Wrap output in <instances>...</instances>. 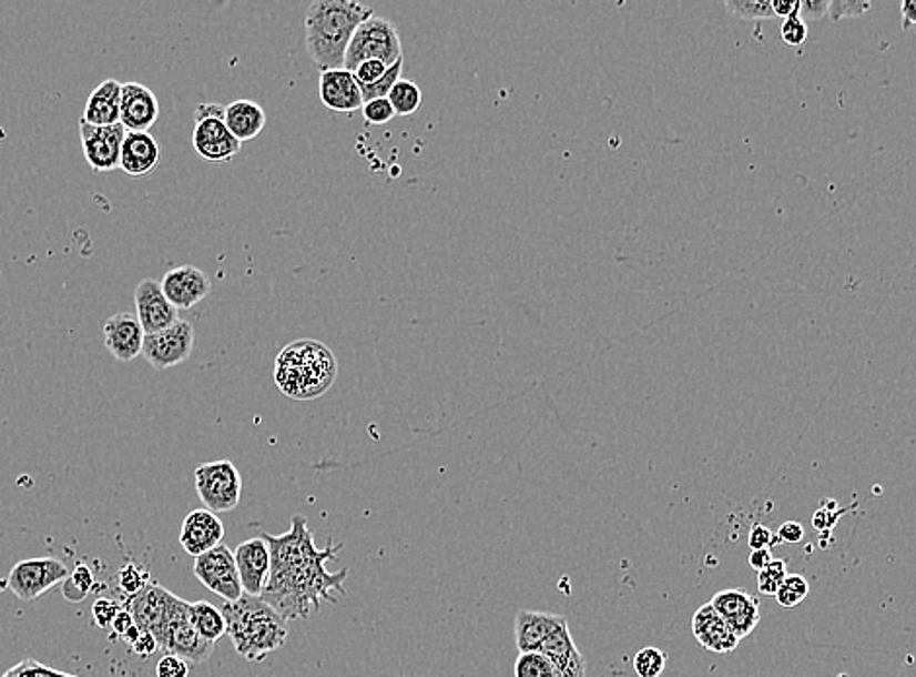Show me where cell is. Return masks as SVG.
<instances>
[{
    "mask_svg": "<svg viewBox=\"0 0 916 677\" xmlns=\"http://www.w3.org/2000/svg\"><path fill=\"white\" fill-rule=\"evenodd\" d=\"M221 612L225 615L226 635L244 660L264 661L287 643V622L262 597L244 594L238 602H225Z\"/></svg>",
    "mask_w": 916,
    "mask_h": 677,
    "instance_id": "obj_3",
    "label": "cell"
},
{
    "mask_svg": "<svg viewBox=\"0 0 916 677\" xmlns=\"http://www.w3.org/2000/svg\"><path fill=\"white\" fill-rule=\"evenodd\" d=\"M161 164V145L149 131H128L121 146L120 169L131 178L149 176Z\"/></svg>",
    "mask_w": 916,
    "mask_h": 677,
    "instance_id": "obj_22",
    "label": "cell"
},
{
    "mask_svg": "<svg viewBox=\"0 0 916 677\" xmlns=\"http://www.w3.org/2000/svg\"><path fill=\"white\" fill-rule=\"evenodd\" d=\"M388 69H390V67L383 63V61L370 59V61H365V63L357 67L354 74L357 82H359V87H370V84L380 81Z\"/></svg>",
    "mask_w": 916,
    "mask_h": 677,
    "instance_id": "obj_43",
    "label": "cell"
},
{
    "mask_svg": "<svg viewBox=\"0 0 916 677\" xmlns=\"http://www.w3.org/2000/svg\"><path fill=\"white\" fill-rule=\"evenodd\" d=\"M174 599L176 596L172 592L156 582H151L138 596L129 597L125 607L133 615L139 629L149 630L156 638L166 623Z\"/></svg>",
    "mask_w": 916,
    "mask_h": 677,
    "instance_id": "obj_17",
    "label": "cell"
},
{
    "mask_svg": "<svg viewBox=\"0 0 916 677\" xmlns=\"http://www.w3.org/2000/svg\"><path fill=\"white\" fill-rule=\"evenodd\" d=\"M161 287L177 311H190L210 295L211 280L200 267L177 266L162 277Z\"/></svg>",
    "mask_w": 916,
    "mask_h": 677,
    "instance_id": "obj_18",
    "label": "cell"
},
{
    "mask_svg": "<svg viewBox=\"0 0 916 677\" xmlns=\"http://www.w3.org/2000/svg\"><path fill=\"white\" fill-rule=\"evenodd\" d=\"M362 112L363 118L369 125H385L396 115L395 108H393L388 98H377V100L365 102Z\"/></svg>",
    "mask_w": 916,
    "mask_h": 677,
    "instance_id": "obj_40",
    "label": "cell"
},
{
    "mask_svg": "<svg viewBox=\"0 0 916 677\" xmlns=\"http://www.w3.org/2000/svg\"><path fill=\"white\" fill-rule=\"evenodd\" d=\"M161 115V104L153 90L141 82H123L121 125L125 131H149Z\"/></svg>",
    "mask_w": 916,
    "mask_h": 677,
    "instance_id": "obj_19",
    "label": "cell"
},
{
    "mask_svg": "<svg viewBox=\"0 0 916 677\" xmlns=\"http://www.w3.org/2000/svg\"><path fill=\"white\" fill-rule=\"evenodd\" d=\"M195 491L213 514L233 512L241 504L242 476L231 461H213L195 468Z\"/></svg>",
    "mask_w": 916,
    "mask_h": 677,
    "instance_id": "obj_8",
    "label": "cell"
},
{
    "mask_svg": "<svg viewBox=\"0 0 916 677\" xmlns=\"http://www.w3.org/2000/svg\"><path fill=\"white\" fill-rule=\"evenodd\" d=\"M104 342L110 354L120 362H133L143 354L145 331L138 316L129 313H115L104 321Z\"/></svg>",
    "mask_w": 916,
    "mask_h": 677,
    "instance_id": "obj_21",
    "label": "cell"
},
{
    "mask_svg": "<svg viewBox=\"0 0 916 677\" xmlns=\"http://www.w3.org/2000/svg\"><path fill=\"white\" fill-rule=\"evenodd\" d=\"M151 582L153 580H151L149 570L143 566L135 565V563L121 566V570L118 573V586L128 597L138 596L139 592H143Z\"/></svg>",
    "mask_w": 916,
    "mask_h": 677,
    "instance_id": "obj_35",
    "label": "cell"
},
{
    "mask_svg": "<svg viewBox=\"0 0 916 677\" xmlns=\"http://www.w3.org/2000/svg\"><path fill=\"white\" fill-rule=\"evenodd\" d=\"M131 650L138 654V656H141V658H151L156 650H161V646L156 643L153 633L143 630L141 637L138 638V643L131 646Z\"/></svg>",
    "mask_w": 916,
    "mask_h": 677,
    "instance_id": "obj_47",
    "label": "cell"
},
{
    "mask_svg": "<svg viewBox=\"0 0 916 677\" xmlns=\"http://www.w3.org/2000/svg\"><path fill=\"white\" fill-rule=\"evenodd\" d=\"M223 537L225 525L221 517L205 508L190 512L180 529V545L193 558L202 557L211 548L223 545Z\"/></svg>",
    "mask_w": 916,
    "mask_h": 677,
    "instance_id": "obj_15",
    "label": "cell"
},
{
    "mask_svg": "<svg viewBox=\"0 0 916 677\" xmlns=\"http://www.w3.org/2000/svg\"><path fill=\"white\" fill-rule=\"evenodd\" d=\"M370 17L375 10L355 0H314L305 17L306 51L314 65L322 73L344 69L355 30Z\"/></svg>",
    "mask_w": 916,
    "mask_h": 677,
    "instance_id": "obj_2",
    "label": "cell"
},
{
    "mask_svg": "<svg viewBox=\"0 0 916 677\" xmlns=\"http://www.w3.org/2000/svg\"><path fill=\"white\" fill-rule=\"evenodd\" d=\"M756 584H759V592L763 594V596H776L778 594L780 586L784 584L786 580V565H784V560H780V558H772L771 565L763 568L761 573H756Z\"/></svg>",
    "mask_w": 916,
    "mask_h": 677,
    "instance_id": "obj_36",
    "label": "cell"
},
{
    "mask_svg": "<svg viewBox=\"0 0 916 677\" xmlns=\"http://www.w3.org/2000/svg\"><path fill=\"white\" fill-rule=\"evenodd\" d=\"M190 622L195 630L213 645H217L218 640L226 635L225 615L221 612V607H215L210 602L190 604Z\"/></svg>",
    "mask_w": 916,
    "mask_h": 677,
    "instance_id": "obj_28",
    "label": "cell"
},
{
    "mask_svg": "<svg viewBox=\"0 0 916 677\" xmlns=\"http://www.w3.org/2000/svg\"><path fill=\"white\" fill-rule=\"evenodd\" d=\"M266 110L254 100H236L225 105V123L241 143L256 139L266 128Z\"/></svg>",
    "mask_w": 916,
    "mask_h": 677,
    "instance_id": "obj_27",
    "label": "cell"
},
{
    "mask_svg": "<svg viewBox=\"0 0 916 677\" xmlns=\"http://www.w3.org/2000/svg\"><path fill=\"white\" fill-rule=\"evenodd\" d=\"M156 643L161 646V650L180 656L187 664L190 661L203 664L210 660L211 654L215 650V645L205 640L190 622V604L177 596L172 604L164 627L156 637Z\"/></svg>",
    "mask_w": 916,
    "mask_h": 677,
    "instance_id": "obj_7",
    "label": "cell"
},
{
    "mask_svg": "<svg viewBox=\"0 0 916 677\" xmlns=\"http://www.w3.org/2000/svg\"><path fill=\"white\" fill-rule=\"evenodd\" d=\"M778 537H774V533L766 527V525L759 524L749 533V547L753 550H763V548H771Z\"/></svg>",
    "mask_w": 916,
    "mask_h": 677,
    "instance_id": "obj_46",
    "label": "cell"
},
{
    "mask_svg": "<svg viewBox=\"0 0 916 677\" xmlns=\"http://www.w3.org/2000/svg\"><path fill=\"white\" fill-rule=\"evenodd\" d=\"M0 677H81L67 674V671H59V669L48 668L33 658H26L17 666H12L9 671H4V676Z\"/></svg>",
    "mask_w": 916,
    "mask_h": 677,
    "instance_id": "obj_38",
    "label": "cell"
},
{
    "mask_svg": "<svg viewBox=\"0 0 916 677\" xmlns=\"http://www.w3.org/2000/svg\"><path fill=\"white\" fill-rule=\"evenodd\" d=\"M780 36L784 43L792 48H800L807 40V24L800 17L786 18L780 26Z\"/></svg>",
    "mask_w": 916,
    "mask_h": 677,
    "instance_id": "obj_42",
    "label": "cell"
},
{
    "mask_svg": "<svg viewBox=\"0 0 916 677\" xmlns=\"http://www.w3.org/2000/svg\"><path fill=\"white\" fill-rule=\"evenodd\" d=\"M275 385L295 401L324 395L338 377V360L318 340H295L283 347L274 370Z\"/></svg>",
    "mask_w": 916,
    "mask_h": 677,
    "instance_id": "obj_4",
    "label": "cell"
},
{
    "mask_svg": "<svg viewBox=\"0 0 916 677\" xmlns=\"http://www.w3.org/2000/svg\"><path fill=\"white\" fill-rule=\"evenodd\" d=\"M772 563V555L771 548H763V550H753L751 553V557H749V565L751 568L755 570V573H761L763 568L771 565Z\"/></svg>",
    "mask_w": 916,
    "mask_h": 677,
    "instance_id": "obj_52",
    "label": "cell"
},
{
    "mask_svg": "<svg viewBox=\"0 0 916 677\" xmlns=\"http://www.w3.org/2000/svg\"><path fill=\"white\" fill-rule=\"evenodd\" d=\"M192 139L195 153L207 162L233 161L242 149L241 141L226 128L225 105H197Z\"/></svg>",
    "mask_w": 916,
    "mask_h": 677,
    "instance_id": "obj_6",
    "label": "cell"
},
{
    "mask_svg": "<svg viewBox=\"0 0 916 677\" xmlns=\"http://www.w3.org/2000/svg\"><path fill=\"white\" fill-rule=\"evenodd\" d=\"M234 563L238 568L244 594L252 597L262 596L272 570V555L266 539L259 535L241 543L234 550Z\"/></svg>",
    "mask_w": 916,
    "mask_h": 677,
    "instance_id": "obj_14",
    "label": "cell"
},
{
    "mask_svg": "<svg viewBox=\"0 0 916 677\" xmlns=\"http://www.w3.org/2000/svg\"><path fill=\"white\" fill-rule=\"evenodd\" d=\"M563 615L521 609L515 619V645L519 653H537L554 630L566 625Z\"/></svg>",
    "mask_w": 916,
    "mask_h": 677,
    "instance_id": "obj_24",
    "label": "cell"
},
{
    "mask_svg": "<svg viewBox=\"0 0 916 677\" xmlns=\"http://www.w3.org/2000/svg\"><path fill=\"white\" fill-rule=\"evenodd\" d=\"M272 555V570L267 578L262 599L272 605L285 622L308 619L313 613L320 612L322 602L336 604L332 592L346 596L344 582L349 574L347 568L339 573H328L326 563L338 557L344 543L318 548L305 516H293L291 529L283 535L262 533Z\"/></svg>",
    "mask_w": 916,
    "mask_h": 677,
    "instance_id": "obj_1",
    "label": "cell"
},
{
    "mask_svg": "<svg viewBox=\"0 0 916 677\" xmlns=\"http://www.w3.org/2000/svg\"><path fill=\"white\" fill-rule=\"evenodd\" d=\"M92 588H94V573L86 565H79L63 582V596L64 599L79 604L89 597Z\"/></svg>",
    "mask_w": 916,
    "mask_h": 677,
    "instance_id": "obj_31",
    "label": "cell"
},
{
    "mask_svg": "<svg viewBox=\"0 0 916 677\" xmlns=\"http://www.w3.org/2000/svg\"><path fill=\"white\" fill-rule=\"evenodd\" d=\"M156 677H190V664L180 656L166 654L156 664Z\"/></svg>",
    "mask_w": 916,
    "mask_h": 677,
    "instance_id": "obj_44",
    "label": "cell"
},
{
    "mask_svg": "<svg viewBox=\"0 0 916 677\" xmlns=\"http://www.w3.org/2000/svg\"><path fill=\"white\" fill-rule=\"evenodd\" d=\"M807 596H810V584H807L804 576H800V574H788L784 584L780 586L778 594L774 597H776L780 607L794 609V607L802 604L804 599H807Z\"/></svg>",
    "mask_w": 916,
    "mask_h": 677,
    "instance_id": "obj_33",
    "label": "cell"
},
{
    "mask_svg": "<svg viewBox=\"0 0 916 677\" xmlns=\"http://www.w3.org/2000/svg\"><path fill=\"white\" fill-rule=\"evenodd\" d=\"M668 664V654L655 648V646H648L642 648L640 653L634 656V671L638 677H660Z\"/></svg>",
    "mask_w": 916,
    "mask_h": 677,
    "instance_id": "obj_34",
    "label": "cell"
},
{
    "mask_svg": "<svg viewBox=\"0 0 916 677\" xmlns=\"http://www.w3.org/2000/svg\"><path fill=\"white\" fill-rule=\"evenodd\" d=\"M692 635L702 648L714 654H730L740 646V638L735 637L727 623L717 615L712 604L702 605L692 617Z\"/></svg>",
    "mask_w": 916,
    "mask_h": 677,
    "instance_id": "obj_23",
    "label": "cell"
},
{
    "mask_svg": "<svg viewBox=\"0 0 916 677\" xmlns=\"http://www.w3.org/2000/svg\"><path fill=\"white\" fill-rule=\"evenodd\" d=\"M388 100L395 108L396 115H414L418 112L424 97H421V90H419L416 82L400 79L390 90Z\"/></svg>",
    "mask_w": 916,
    "mask_h": 677,
    "instance_id": "obj_29",
    "label": "cell"
},
{
    "mask_svg": "<svg viewBox=\"0 0 916 677\" xmlns=\"http://www.w3.org/2000/svg\"><path fill=\"white\" fill-rule=\"evenodd\" d=\"M318 97H320L322 104L332 112L354 113L355 110H362L365 104L362 87L355 79V74L347 69H332V71L320 73Z\"/></svg>",
    "mask_w": 916,
    "mask_h": 677,
    "instance_id": "obj_20",
    "label": "cell"
},
{
    "mask_svg": "<svg viewBox=\"0 0 916 677\" xmlns=\"http://www.w3.org/2000/svg\"><path fill=\"white\" fill-rule=\"evenodd\" d=\"M725 9L741 20H771L774 18L771 0H727Z\"/></svg>",
    "mask_w": 916,
    "mask_h": 677,
    "instance_id": "obj_32",
    "label": "cell"
},
{
    "mask_svg": "<svg viewBox=\"0 0 916 677\" xmlns=\"http://www.w3.org/2000/svg\"><path fill=\"white\" fill-rule=\"evenodd\" d=\"M539 653L548 656L554 664L558 677H586L587 664L583 654L579 653L576 640L571 637L568 623L560 629L554 630L550 637L542 643Z\"/></svg>",
    "mask_w": 916,
    "mask_h": 677,
    "instance_id": "obj_25",
    "label": "cell"
},
{
    "mask_svg": "<svg viewBox=\"0 0 916 677\" xmlns=\"http://www.w3.org/2000/svg\"><path fill=\"white\" fill-rule=\"evenodd\" d=\"M771 4L774 17L784 18V20L800 17V10H802V0H772Z\"/></svg>",
    "mask_w": 916,
    "mask_h": 677,
    "instance_id": "obj_48",
    "label": "cell"
},
{
    "mask_svg": "<svg viewBox=\"0 0 916 677\" xmlns=\"http://www.w3.org/2000/svg\"><path fill=\"white\" fill-rule=\"evenodd\" d=\"M828 7L831 0H804L802 2V10H800V18L807 22H815V20H823L828 17Z\"/></svg>",
    "mask_w": 916,
    "mask_h": 677,
    "instance_id": "obj_45",
    "label": "cell"
},
{
    "mask_svg": "<svg viewBox=\"0 0 916 677\" xmlns=\"http://www.w3.org/2000/svg\"><path fill=\"white\" fill-rule=\"evenodd\" d=\"M403 73L404 57L403 59H398L395 65L386 71L385 77H383L380 81L370 84V87H362L363 102H370V100H377V98H388L396 82L403 79Z\"/></svg>",
    "mask_w": 916,
    "mask_h": 677,
    "instance_id": "obj_37",
    "label": "cell"
},
{
    "mask_svg": "<svg viewBox=\"0 0 916 677\" xmlns=\"http://www.w3.org/2000/svg\"><path fill=\"white\" fill-rule=\"evenodd\" d=\"M712 607L717 615L727 623V627L735 633V637L747 638L761 623V605L755 596L745 589H724L712 597Z\"/></svg>",
    "mask_w": 916,
    "mask_h": 677,
    "instance_id": "obj_13",
    "label": "cell"
},
{
    "mask_svg": "<svg viewBox=\"0 0 916 677\" xmlns=\"http://www.w3.org/2000/svg\"><path fill=\"white\" fill-rule=\"evenodd\" d=\"M138 321L145 334L164 331L180 321V311L164 295L161 283L143 280L135 290Z\"/></svg>",
    "mask_w": 916,
    "mask_h": 677,
    "instance_id": "obj_16",
    "label": "cell"
},
{
    "mask_svg": "<svg viewBox=\"0 0 916 677\" xmlns=\"http://www.w3.org/2000/svg\"><path fill=\"white\" fill-rule=\"evenodd\" d=\"M193 574L205 588L223 597L225 602H238L244 596L238 568L234 563V553L226 545H218L211 548L210 553L195 558Z\"/></svg>",
    "mask_w": 916,
    "mask_h": 677,
    "instance_id": "obj_10",
    "label": "cell"
},
{
    "mask_svg": "<svg viewBox=\"0 0 916 677\" xmlns=\"http://www.w3.org/2000/svg\"><path fill=\"white\" fill-rule=\"evenodd\" d=\"M133 625H135V619H133V615L129 613L128 607L123 605V609L118 613V617H115V622H113L112 630L118 637H123Z\"/></svg>",
    "mask_w": 916,
    "mask_h": 677,
    "instance_id": "obj_50",
    "label": "cell"
},
{
    "mask_svg": "<svg viewBox=\"0 0 916 677\" xmlns=\"http://www.w3.org/2000/svg\"><path fill=\"white\" fill-rule=\"evenodd\" d=\"M121 89L123 82L105 79L100 87L90 92L82 121L90 125H118L121 121Z\"/></svg>",
    "mask_w": 916,
    "mask_h": 677,
    "instance_id": "obj_26",
    "label": "cell"
},
{
    "mask_svg": "<svg viewBox=\"0 0 916 677\" xmlns=\"http://www.w3.org/2000/svg\"><path fill=\"white\" fill-rule=\"evenodd\" d=\"M515 677H558L552 660L539 653H519L515 660Z\"/></svg>",
    "mask_w": 916,
    "mask_h": 677,
    "instance_id": "obj_30",
    "label": "cell"
},
{
    "mask_svg": "<svg viewBox=\"0 0 916 677\" xmlns=\"http://www.w3.org/2000/svg\"><path fill=\"white\" fill-rule=\"evenodd\" d=\"M383 61L388 67L403 59V40L396 26L383 17H370L357 30L347 48L344 69L354 73L365 61Z\"/></svg>",
    "mask_w": 916,
    "mask_h": 677,
    "instance_id": "obj_5",
    "label": "cell"
},
{
    "mask_svg": "<svg viewBox=\"0 0 916 677\" xmlns=\"http://www.w3.org/2000/svg\"><path fill=\"white\" fill-rule=\"evenodd\" d=\"M195 331L187 321H177L169 329L154 334H145L143 355L154 370H170L174 365L184 363L193 352Z\"/></svg>",
    "mask_w": 916,
    "mask_h": 677,
    "instance_id": "obj_11",
    "label": "cell"
},
{
    "mask_svg": "<svg viewBox=\"0 0 916 677\" xmlns=\"http://www.w3.org/2000/svg\"><path fill=\"white\" fill-rule=\"evenodd\" d=\"M869 10H872V2H866V0H831L828 18L833 22H841L843 18L864 17Z\"/></svg>",
    "mask_w": 916,
    "mask_h": 677,
    "instance_id": "obj_39",
    "label": "cell"
},
{
    "mask_svg": "<svg viewBox=\"0 0 916 677\" xmlns=\"http://www.w3.org/2000/svg\"><path fill=\"white\" fill-rule=\"evenodd\" d=\"M123 609V605L110 597H100L92 605V619L96 623L98 629H112L113 622L118 613Z\"/></svg>",
    "mask_w": 916,
    "mask_h": 677,
    "instance_id": "obj_41",
    "label": "cell"
},
{
    "mask_svg": "<svg viewBox=\"0 0 916 677\" xmlns=\"http://www.w3.org/2000/svg\"><path fill=\"white\" fill-rule=\"evenodd\" d=\"M802 539H804V527H802V524H797V522H786V524L780 525L778 540H782V543L796 545V543H800Z\"/></svg>",
    "mask_w": 916,
    "mask_h": 677,
    "instance_id": "obj_49",
    "label": "cell"
},
{
    "mask_svg": "<svg viewBox=\"0 0 916 677\" xmlns=\"http://www.w3.org/2000/svg\"><path fill=\"white\" fill-rule=\"evenodd\" d=\"M125 128L118 125H90L86 121L79 123L82 153L94 172H113L120 169L121 146L125 139Z\"/></svg>",
    "mask_w": 916,
    "mask_h": 677,
    "instance_id": "obj_12",
    "label": "cell"
},
{
    "mask_svg": "<svg viewBox=\"0 0 916 677\" xmlns=\"http://www.w3.org/2000/svg\"><path fill=\"white\" fill-rule=\"evenodd\" d=\"M69 574L67 565L57 558H28L10 570L7 586L18 599L33 602L57 584H63Z\"/></svg>",
    "mask_w": 916,
    "mask_h": 677,
    "instance_id": "obj_9",
    "label": "cell"
},
{
    "mask_svg": "<svg viewBox=\"0 0 916 677\" xmlns=\"http://www.w3.org/2000/svg\"><path fill=\"white\" fill-rule=\"evenodd\" d=\"M903 30H908L916 26V0H903L899 4Z\"/></svg>",
    "mask_w": 916,
    "mask_h": 677,
    "instance_id": "obj_51",
    "label": "cell"
}]
</instances>
